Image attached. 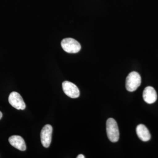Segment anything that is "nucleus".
Returning <instances> with one entry per match:
<instances>
[{"label":"nucleus","mask_w":158,"mask_h":158,"mask_svg":"<svg viewBox=\"0 0 158 158\" xmlns=\"http://www.w3.org/2000/svg\"><path fill=\"white\" fill-rule=\"evenodd\" d=\"M9 102L12 107L18 110L25 109V103L22 97L17 92L14 91L10 94L9 97Z\"/></svg>","instance_id":"5"},{"label":"nucleus","mask_w":158,"mask_h":158,"mask_svg":"<svg viewBox=\"0 0 158 158\" xmlns=\"http://www.w3.org/2000/svg\"><path fill=\"white\" fill-rule=\"evenodd\" d=\"M64 93L71 98H77L80 96V91L77 87L72 82L65 81L62 84Z\"/></svg>","instance_id":"6"},{"label":"nucleus","mask_w":158,"mask_h":158,"mask_svg":"<svg viewBox=\"0 0 158 158\" xmlns=\"http://www.w3.org/2000/svg\"><path fill=\"white\" fill-rule=\"evenodd\" d=\"M141 76L138 73L133 71L129 74L126 81V88L128 91L133 92L141 85Z\"/></svg>","instance_id":"2"},{"label":"nucleus","mask_w":158,"mask_h":158,"mask_svg":"<svg viewBox=\"0 0 158 158\" xmlns=\"http://www.w3.org/2000/svg\"><path fill=\"white\" fill-rule=\"evenodd\" d=\"M9 141L12 146L20 151H25L26 145L22 137L18 135H13L9 138Z\"/></svg>","instance_id":"8"},{"label":"nucleus","mask_w":158,"mask_h":158,"mask_svg":"<svg viewBox=\"0 0 158 158\" xmlns=\"http://www.w3.org/2000/svg\"><path fill=\"white\" fill-rule=\"evenodd\" d=\"M77 158H85V156L83 155L80 154L77 156Z\"/></svg>","instance_id":"10"},{"label":"nucleus","mask_w":158,"mask_h":158,"mask_svg":"<svg viewBox=\"0 0 158 158\" xmlns=\"http://www.w3.org/2000/svg\"><path fill=\"white\" fill-rule=\"evenodd\" d=\"M136 133L140 140L144 142L151 139V134L147 127L143 124L138 125L136 128Z\"/></svg>","instance_id":"9"},{"label":"nucleus","mask_w":158,"mask_h":158,"mask_svg":"<svg viewBox=\"0 0 158 158\" xmlns=\"http://www.w3.org/2000/svg\"><path fill=\"white\" fill-rule=\"evenodd\" d=\"M106 132L108 138L111 142H116L119 138L118 125L115 119L108 118L106 122Z\"/></svg>","instance_id":"1"},{"label":"nucleus","mask_w":158,"mask_h":158,"mask_svg":"<svg viewBox=\"0 0 158 158\" xmlns=\"http://www.w3.org/2000/svg\"><path fill=\"white\" fill-rule=\"evenodd\" d=\"M52 127L50 125H46L43 128L40 133V138L44 147L46 148L49 147L52 141Z\"/></svg>","instance_id":"4"},{"label":"nucleus","mask_w":158,"mask_h":158,"mask_svg":"<svg viewBox=\"0 0 158 158\" xmlns=\"http://www.w3.org/2000/svg\"><path fill=\"white\" fill-rule=\"evenodd\" d=\"M143 98L144 101L148 104H151L155 102L157 98L155 89L151 86L146 87L143 91Z\"/></svg>","instance_id":"7"},{"label":"nucleus","mask_w":158,"mask_h":158,"mask_svg":"<svg viewBox=\"0 0 158 158\" xmlns=\"http://www.w3.org/2000/svg\"><path fill=\"white\" fill-rule=\"evenodd\" d=\"M2 112L0 111V119L2 118Z\"/></svg>","instance_id":"11"},{"label":"nucleus","mask_w":158,"mask_h":158,"mask_svg":"<svg viewBox=\"0 0 158 158\" xmlns=\"http://www.w3.org/2000/svg\"><path fill=\"white\" fill-rule=\"evenodd\" d=\"M61 44L62 49L69 53H77L81 50V48L77 40L72 38L62 40Z\"/></svg>","instance_id":"3"}]
</instances>
